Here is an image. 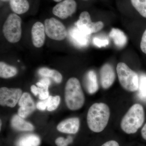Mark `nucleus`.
<instances>
[{
    "mask_svg": "<svg viewBox=\"0 0 146 146\" xmlns=\"http://www.w3.org/2000/svg\"><path fill=\"white\" fill-rule=\"evenodd\" d=\"M110 115L109 107L100 103L92 105L88 111L87 122L90 129L94 132H101L106 127Z\"/></svg>",
    "mask_w": 146,
    "mask_h": 146,
    "instance_id": "nucleus-1",
    "label": "nucleus"
},
{
    "mask_svg": "<svg viewBox=\"0 0 146 146\" xmlns=\"http://www.w3.org/2000/svg\"><path fill=\"white\" fill-rule=\"evenodd\" d=\"M144 121L143 108L136 104L132 106L124 116L121 122V128L127 134L135 133L143 125Z\"/></svg>",
    "mask_w": 146,
    "mask_h": 146,
    "instance_id": "nucleus-2",
    "label": "nucleus"
},
{
    "mask_svg": "<svg viewBox=\"0 0 146 146\" xmlns=\"http://www.w3.org/2000/svg\"><path fill=\"white\" fill-rule=\"evenodd\" d=\"M65 97L66 105L71 110H77L83 106L85 98L77 78H71L68 80L65 87Z\"/></svg>",
    "mask_w": 146,
    "mask_h": 146,
    "instance_id": "nucleus-3",
    "label": "nucleus"
},
{
    "mask_svg": "<svg viewBox=\"0 0 146 146\" xmlns=\"http://www.w3.org/2000/svg\"><path fill=\"white\" fill-rule=\"evenodd\" d=\"M117 72L120 84L124 89L130 92L138 91L139 77L136 72L121 62L117 65Z\"/></svg>",
    "mask_w": 146,
    "mask_h": 146,
    "instance_id": "nucleus-4",
    "label": "nucleus"
},
{
    "mask_svg": "<svg viewBox=\"0 0 146 146\" xmlns=\"http://www.w3.org/2000/svg\"><path fill=\"white\" fill-rule=\"evenodd\" d=\"M22 20L15 13H11L6 20L3 28L5 37L9 42L17 43L20 41L22 35Z\"/></svg>",
    "mask_w": 146,
    "mask_h": 146,
    "instance_id": "nucleus-5",
    "label": "nucleus"
},
{
    "mask_svg": "<svg viewBox=\"0 0 146 146\" xmlns=\"http://www.w3.org/2000/svg\"><path fill=\"white\" fill-rule=\"evenodd\" d=\"M44 25L46 34L50 39L62 41L67 36V30L65 26L55 18L46 19Z\"/></svg>",
    "mask_w": 146,
    "mask_h": 146,
    "instance_id": "nucleus-6",
    "label": "nucleus"
},
{
    "mask_svg": "<svg viewBox=\"0 0 146 146\" xmlns=\"http://www.w3.org/2000/svg\"><path fill=\"white\" fill-rule=\"evenodd\" d=\"M76 26L80 31L89 35L99 31L104 27V25L102 21L92 22L90 14L87 11H85L80 13Z\"/></svg>",
    "mask_w": 146,
    "mask_h": 146,
    "instance_id": "nucleus-7",
    "label": "nucleus"
},
{
    "mask_svg": "<svg viewBox=\"0 0 146 146\" xmlns=\"http://www.w3.org/2000/svg\"><path fill=\"white\" fill-rule=\"evenodd\" d=\"M22 95V91L20 89L1 87L0 89V104L2 106L14 107Z\"/></svg>",
    "mask_w": 146,
    "mask_h": 146,
    "instance_id": "nucleus-8",
    "label": "nucleus"
},
{
    "mask_svg": "<svg viewBox=\"0 0 146 146\" xmlns=\"http://www.w3.org/2000/svg\"><path fill=\"white\" fill-rule=\"evenodd\" d=\"M77 3L74 0H64L55 6L53 13L62 19H66L75 12Z\"/></svg>",
    "mask_w": 146,
    "mask_h": 146,
    "instance_id": "nucleus-9",
    "label": "nucleus"
},
{
    "mask_svg": "<svg viewBox=\"0 0 146 146\" xmlns=\"http://www.w3.org/2000/svg\"><path fill=\"white\" fill-rule=\"evenodd\" d=\"M18 105L20 107L18 109V115L23 118H26L35 109L34 102L28 93L22 94L18 102Z\"/></svg>",
    "mask_w": 146,
    "mask_h": 146,
    "instance_id": "nucleus-10",
    "label": "nucleus"
},
{
    "mask_svg": "<svg viewBox=\"0 0 146 146\" xmlns=\"http://www.w3.org/2000/svg\"><path fill=\"white\" fill-rule=\"evenodd\" d=\"M101 84L103 88L107 89L114 83L115 79V70L113 67L109 64H105L100 70Z\"/></svg>",
    "mask_w": 146,
    "mask_h": 146,
    "instance_id": "nucleus-11",
    "label": "nucleus"
},
{
    "mask_svg": "<svg viewBox=\"0 0 146 146\" xmlns=\"http://www.w3.org/2000/svg\"><path fill=\"white\" fill-rule=\"evenodd\" d=\"M44 25L41 22H36L31 29L33 44L36 48H40L44 44L45 40Z\"/></svg>",
    "mask_w": 146,
    "mask_h": 146,
    "instance_id": "nucleus-12",
    "label": "nucleus"
},
{
    "mask_svg": "<svg viewBox=\"0 0 146 146\" xmlns=\"http://www.w3.org/2000/svg\"><path fill=\"white\" fill-rule=\"evenodd\" d=\"M80 121L78 118H71L64 120L57 126L58 131L62 133L75 134L78 132Z\"/></svg>",
    "mask_w": 146,
    "mask_h": 146,
    "instance_id": "nucleus-13",
    "label": "nucleus"
},
{
    "mask_svg": "<svg viewBox=\"0 0 146 146\" xmlns=\"http://www.w3.org/2000/svg\"><path fill=\"white\" fill-rule=\"evenodd\" d=\"M84 86L89 94H95L99 89L98 83L96 74L93 70L89 71L86 74L84 79Z\"/></svg>",
    "mask_w": 146,
    "mask_h": 146,
    "instance_id": "nucleus-14",
    "label": "nucleus"
},
{
    "mask_svg": "<svg viewBox=\"0 0 146 146\" xmlns=\"http://www.w3.org/2000/svg\"><path fill=\"white\" fill-rule=\"evenodd\" d=\"M11 125L13 129L19 131H32L34 129L32 124L25 121L18 115L13 116L11 120Z\"/></svg>",
    "mask_w": 146,
    "mask_h": 146,
    "instance_id": "nucleus-15",
    "label": "nucleus"
},
{
    "mask_svg": "<svg viewBox=\"0 0 146 146\" xmlns=\"http://www.w3.org/2000/svg\"><path fill=\"white\" fill-rule=\"evenodd\" d=\"M41 140L39 136L34 134H27L21 136L15 143L16 146H39Z\"/></svg>",
    "mask_w": 146,
    "mask_h": 146,
    "instance_id": "nucleus-16",
    "label": "nucleus"
},
{
    "mask_svg": "<svg viewBox=\"0 0 146 146\" xmlns=\"http://www.w3.org/2000/svg\"><path fill=\"white\" fill-rule=\"evenodd\" d=\"M73 42L78 46H85L89 42V35L84 34L77 27L74 28L70 33Z\"/></svg>",
    "mask_w": 146,
    "mask_h": 146,
    "instance_id": "nucleus-17",
    "label": "nucleus"
},
{
    "mask_svg": "<svg viewBox=\"0 0 146 146\" xmlns=\"http://www.w3.org/2000/svg\"><path fill=\"white\" fill-rule=\"evenodd\" d=\"M109 36L113 40L115 45L118 48H123L127 43V36L123 32L119 29H112L110 33Z\"/></svg>",
    "mask_w": 146,
    "mask_h": 146,
    "instance_id": "nucleus-18",
    "label": "nucleus"
},
{
    "mask_svg": "<svg viewBox=\"0 0 146 146\" xmlns=\"http://www.w3.org/2000/svg\"><path fill=\"white\" fill-rule=\"evenodd\" d=\"M10 6L11 10L18 14L26 13L29 8L27 0H10Z\"/></svg>",
    "mask_w": 146,
    "mask_h": 146,
    "instance_id": "nucleus-19",
    "label": "nucleus"
},
{
    "mask_svg": "<svg viewBox=\"0 0 146 146\" xmlns=\"http://www.w3.org/2000/svg\"><path fill=\"white\" fill-rule=\"evenodd\" d=\"M38 73L40 75L46 78H52L55 82L60 83L62 80V75L58 71L54 70H50L48 68H43L39 69Z\"/></svg>",
    "mask_w": 146,
    "mask_h": 146,
    "instance_id": "nucleus-20",
    "label": "nucleus"
},
{
    "mask_svg": "<svg viewBox=\"0 0 146 146\" xmlns=\"http://www.w3.org/2000/svg\"><path fill=\"white\" fill-rule=\"evenodd\" d=\"M18 73L16 67L10 66L4 62H0V76L2 78H8L12 77Z\"/></svg>",
    "mask_w": 146,
    "mask_h": 146,
    "instance_id": "nucleus-21",
    "label": "nucleus"
},
{
    "mask_svg": "<svg viewBox=\"0 0 146 146\" xmlns=\"http://www.w3.org/2000/svg\"><path fill=\"white\" fill-rule=\"evenodd\" d=\"M131 1L140 15L146 18V0H131Z\"/></svg>",
    "mask_w": 146,
    "mask_h": 146,
    "instance_id": "nucleus-22",
    "label": "nucleus"
},
{
    "mask_svg": "<svg viewBox=\"0 0 146 146\" xmlns=\"http://www.w3.org/2000/svg\"><path fill=\"white\" fill-rule=\"evenodd\" d=\"M49 102L47 110L48 111H52L54 110L59 105L60 102V97L59 96L53 97L49 96Z\"/></svg>",
    "mask_w": 146,
    "mask_h": 146,
    "instance_id": "nucleus-23",
    "label": "nucleus"
},
{
    "mask_svg": "<svg viewBox=\"0 0 146 146\" xmlns=\"http://www.w3.org/2000/svg\"><path fill=\"white\" fill-rule=\"evenodd\" d=\"M73 142L72 137L68 136L67 138L63 137H59L56 138L55 143L57 146H68L69 144Z\"/></svg>",
    "mask_w": 146,
    "mask_h": 146,
    "instance_id": "nucleus-24",
    "label": "nucleus"
},
{
    "mask_svg": "<svg viewBox=\"0 0 146 146\" xmlns=\"http://www.w3.org/2000/svg\"><path fill=\"white\" fill-rule=\"evenodd\" d=\"M139 92H144L146 91V74H143L139 78Z\"/></svg>",
    "mask_w": 146,
    "mask_h": 146,
    "instance_id": "nucleus-25",
    "label": "nucleus"
},
{
    "mask_svg": "<svg viewBox=\"0 0 146 146\" xmlns=\"http://www.w3.org/2000/svg\"><path fill=\"white\" fill-rule=\"evenodd\" d=\"M94 44L99 48L106 47L109 44V41L107 39H103L101 38L95 37L93 39Z\"/></svg>",
    "mask_w": 146,
    "mask_h": 146,
    "instance_id": "nucleus-26",
    "label": "nucleus"
},
{
    "mask_svg": "<svg viewBox=\"0 0 146 146\" xmlns=\"http://www.w3.org/2000/svg\"><path fill=\"white\" fill-rule=\"evenodd\" d=\"M50 81L48 78L42 79L36 83V85L38 87H42L44 89H48V87L50 84Z\"/></svg>",
    "mask_w": 146,
    "mask_h": 146,
    "instance_id": "nucleus-27",
    "label": "nucleus"
},
{
    "mask_svg": "<svg viewBox=\"0 0 146 146\" xmlns=\"http://www.w3.org/2000/svg\"><path fill=\"white\" fill-rule=\"evenodd\" d=\"M49 102V98L47 99L44 100L42 101L39 102L36 104V106L37 109L40 110H44L46 108L48 107Z\"/></svg>",
    "mask_w": 146,
    "mask_h": 146,
    "instance_id": "nucleus-28",
    "label": "nucleus"
},
{
    "mask_svg": "<svg viewBox=\"0 0 146 146\" xmlns=\"http://www.w3.org/2000/svg\"><path fill=\"white\" fill-rule=\"evenodd\" d=\"M141 50L146 54V29L143 35L141 42Z\"/></svg>",
    "mask_w": 146,
    "mask_h": 146,
    "instance_id": "nucleus-29",
    "label": "nucleus"
},
{
    "mask_svg": "<svg viewBox=\"0 0 146 146\" xmlns=\"http://www.w3.org/2000/svg\"><path fill=\"white\" fill-rule=\"evenodd\" d=\"M102 146H119L117 142L115 141H108Z\"/></svg>",
    "mask_w": 146,
    "mask_h": 146,
    "instance_id": "nucleus-30",
    "label": "nucleus"
},
{
    "mask_svg": "<svg viewBox=\"0 0 146 146\" xmlns=\"http://www.w3.org/2000/svg\"><path fill=\"white\" fill-rule=\"evenodd\" d=\"M137 96L140 99L146 102V91L144 92H138Z\"/></svg>",
    "mask_w": 146,
    "mask_h": 146,
    "instance_id": "nucleus-31",
    "label": "nucleus"
},
{
    "mask_svg": "<svg viewBox=\"0 0 146 146\" xmlns=\"http://www.w3.org/2000/svg\"><path fill=\"white\" fill-rule=\"evenodd\" d=\"M31 92H32L33 94H34L35 96H36L37 95H38L37 87H36L35 85H32L31 87Z\"/></svg>",
    "mask_w": 146,
    "mask_h": 146,
    "instance_id": "nucleus-32",
    "label": "nucleus"
},
{
    "mask_svg": "<svg viewBox=\"0 0 146 146\" xmlns=\"http://www.w3.org/2000/svg\"><path fill=\"white\" fill-rule=\"evenodd\" d=\"M141 135L143 138L146 140V123L141 130Z\"/></svg>",
    "mask_w": 146,
    "mask_h": 146,
    "instance_id": "nucleus-33",
    "label": "nucleus"
},
{
    "mask_svg": "<svg viewBox=\"0 0 146 146\" xmlns=\"http://www.w3.org/2000/svg\"><path fill=\"white\" fill-rule=\"evenodd\" d=\"M55 2H60V1H62V0H53Z\"/></svg>",
    "mask_w": 146,
    "mask_h": 146,
    "instance_id": "nucleus-34",
    "label": "nucleus"
},
{
    "mask_svg": "<svg viewBox=\"0 0 146 146\" xmlns=\"http://www.w3.org/2000/svg\"><path fill=\"white\" fill-rule=\"evenodd\" d=\"M1 124H2L1 121V126H0V127H1Z\"/></svg>",
    "mask_w": 146,
    "mask_h": 146,
    "instance_id": "nucleus-35",
    "label": "nucleus"
},
{
    "mask_svg": "<svg viewBox=\"0 0 146 146\" xmlns=\"http://www.w3.org/2000/svg\"><path fill=\"white\" fill-rule=\"evenodd\" d=\"M84 1H87V0H84Z\"/></svg>",
    "mask_w": 146,
    "mask_h": 146,
    "instance_id": "nucleus-36",
    "label": "nucleus"
}]
</instances>
